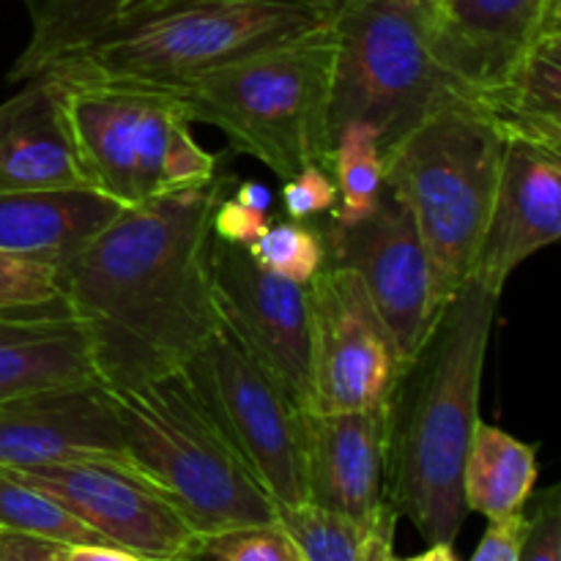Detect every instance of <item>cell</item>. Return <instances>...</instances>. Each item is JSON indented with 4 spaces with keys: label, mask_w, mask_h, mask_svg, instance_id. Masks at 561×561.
I'll use <instances>...</instances> for the list:
<instances>
[{
    "label": "cell",
    "mask_w": 561,
    "mask_h": 561,
    "mask_svg": "<svg viewBox=\"0 0 561 561\" xmlns=\"http://www.w3.org/2000/svg\"><path fill=\"white\" fill-rule=\"evenodd\" d=\"M214 179L124 206L60 263V290L85 329L110 392L181 370L222 327L214 294L211 217L233 190Z\"/></svg>",
    "instance_id": "6da1fadb"
},
{
    "label": "cell",
    "mask_w": 561,
    "mask_h": 561,
    "mask_svg": "<svg viewBox=\"0 0 561 561\" xmlns=\"http://www.w3.org/2000/svg\"><path fill=\"white\" fill-rule=\"evenodd\" d=\"M499 299L477 279L455 290L387 403L383 502L409 518L427 546H453L469 515L463 463L480 425Z\"/></svg>",
    "instance_id": "7a4b0ae2"
},
{
    "label": "cell",
    "mask_w": 561,
    "mask_h": 561,
    "mask_svg": "<svg viewBox=\"0 0 561 561\" xmlns=\"http://www.w3.org/2000/svg\"><path fill=\"white\" fill-rule=\"evenodd\" d=\"M332 20L329 0H137L42 75L179 91L219 66L321 31Z\"/></svg>",
    "instance_id": "3957f363"
},
{
    "label": "cell",
    "mask_w": 561,
    "mask_h": 561,
    "mask_svg": "<svg viewBox=\"0 0 561 561\" xmlns=\"http://www.w3.org/2000/svg\"><path fill=\"white\" fill-rule=\"evenodd\" d=\"M502 153V129L463 91L444 96L409 135L381 153L383 190L414 217L447 301L474 272Z\"/></svg>",
    "instance_id": "277c9868"
},
{
    "label": "cell",
    "mask_w": 561,
    "mask_h": 561,
    "mask_svg": "<svg viewBox=\"0 0 561 561\" xmlns=\"http://www.w3.org/2000/svg\"><path fill=\"white\" fill-rule=\"evenodd\" d=\"M110 394L137 469L168 493L208 542L274 524L277 504L184 370Z\"/></svg>",
    "instance_id": "5b68a950"
},
{
    "label": "cell",
    "mask_w": 561,
    "mask_h": 561,
    "mask_svg": "<svg viewBox=\"0 0 561 561\" xmlns=\"http://www.w3.org/2000/svg\"><path fill=\"white\" fill-rule=\"evenodd\" d=\"M334 33H316L261 49L197 77L173 93L190 124H208L239 153L279 179L329 159Z\"/></svg>",
    "instance_id": "8992f818"
},
{
    "label": "cell",
    "mask_w": 561,
    "mask_h": 561,
    "mask_svg": "<svg viewBox=\"0 0 561 561\" xmlns=\"http://www.w3.org/2000/svg\"><path fill=\"white\" fill-rule=\"evenodd\" d=\"M436 0H343L334 5L329 148L345 126H370L381 153L409 135L455 82L431 49Z\"/></svg>",
    "instance_id": "52a82bcc"
},
{
    "label": "cell",
    "mask_w": 561,
    "mask_h": 561,
    "mask_svg": "<svg viewBox=\"0 0 561 561\" xmlns=\"http://www.w3.org/2000/svg\"><path fill=\"white\" fill-rule=\"evenodd\" d=\"M181 370L277 507L307 502L305 409L219 327Z\"/></svg>",
    "instance_id": "ba28073f"
},
{
    "label": "cell",
    "mask_w": 561,
    "mask_h": 561,
    "mask_svg": "<svg viewBox=\"0 0 561 561\" xmlns=\"http://www.w3.org/2000/svg\"><path fill=\"white\" fill-rule=\"evenodd\" d=\"M310 290V409L370 411L392 398L403 359L351 268L327 261Z\"/></svg>",
    "instance_id": "9c48e42d"
},
{
    "label": "cell",
    "mask_w": 561,
    "mask_h": 561,
    "mask_svg": "<svg viewBox=\"0 0 561 561\" xmlns=\"http://www.w3.org/2000/svg\"><path fill=\"white\" fill-rule=\"evenodd\" d=\"M327 261L351 268L392 332L403 365L414 359L442 316L444 299L427 247L409 208L383 190L378 206L354 225L323 233Z\"/></svg>",
    "instance_id": "30bf717a"
},
{
    "label": "cell",
    "mask_w": 561,
    "mask_h": 561,
    "mask_svg": "<svg viewBox=\"0 0 561 561\" xmlns=\"http://www.w3.org/2000/svg\"><path fill=\"white\" fill-rule=\"evenodd\" d=\"M20 474L110 546L157 561H206V537L142 471L77 460L22 469Z\"/></svg>",
    "instance_id": "8fae6325"
},
{
    "label": "cell",
    "mask_w": 561,
    "mask_h": 561,
    "mask_svg": "<svg viewBox=\"0 0 561 561\" xmlns=\"http://www.w3.org/2000/svg\"><path fill=\"white\" fill-rule=\"evenodd\" d=\"M214 294L222 327L310 409V290L263 268L247 247L214 236Z\"/></svg>",
    "instance_id": "7c38bea8"
},
{
    "label": "cell",
    "mask_w": 561,
    "mask_h": 561,
    "mask_svg": "<svg viewBox=\"0 0 561 561\" xmlns=\"http://www.w3.org/2000/svg\"><path fill=\"white\" fill-rule=\"evenodd\" d=\"M77 460L137 469L121 433L113 394L102 383H75L0 403L3 469L22 471Z\"/></svg>",
    "instance_id": "4fadbf2b"
},
{
    "label": "cell",
    "mask_w": 561,
    "mask_h": 561,
    "mask_svg": "<svg viewBox=\"0 0 561 561\" xmlns=\"http://www.w3.org/2000/svg\"><path fill=\"white\" fill-rule=\"evenodd\" d=\"M551 31H561V0H436L431 49L458 91L482 96Z\"/></svg>",
    "instance_id": "5bb4252c"
},
{
    "label": "cell",
    "mask_w": 561,
    "mask_h": 561,
    "mask_svg": "<svg viewBox=\"0 0 561 561\" xmlns=\"http://www.w3.org/2000/svg\"><path fill=\"white\" fill-rule=\"evenodd\" d=\"M561 236V151L504 137L502 173L471 279L502 296L510 274Z\"/></svg>",
    "instance_id": "9a60e30c"
},
{
    "label": "cell",
    "mask_w": 561,
    "mask_h": 561,
    "mask_svg": "<svg viewBox=\"0 0 561 561\" xmlns=\"http://www.w3.org/2000/svg\"><path fill=\"white\" fill-rule=\"evenodd\" d=\"M307 502L359 524L383 513L387 405L370 411H307Z\"/></svg>",
    "instance_id": "2e32d148"
},
{
    "label": "cell",
    "mask_w": 561,
    "mask_h": 561,
    "mask_svg": "<svg viewBox=\"0 0 561 561\" xmlns=\"http://www.w3.org/2000/svg\"><path fill=\"white\" fill-rule=\"evenodd\" d=\"M55 82L71 142L91 186L121 206H137V142L151 91L107 82Z\"/></svg>",
    "instance_id": "e0dca14e"
},
{
    "label": "cell",
    "mask_w": 561,
    "mask_h": 561,
    "mask_svg": "<svg viewBox=\"0 0 561 561\" xmlns=\"http://www.w3.org/2000/svg\"><path fill=\"white\" fill-rule=\"evenodd\" d=\"M91 186L66 126L58 82H22L0 102V192Z\"/></svg>",
    "instance_id": "ac0fdd59"
},
{
    "label": "cell",
    "mask_w": 561,
    "mask_h": 561,
    "mask_svg": "<svg viewBox=\"0 0 561 561\" xmlns=\"http://www.w3.org/2000/svg\"><path fill=\"white\" fill-rule=\"evenodd\" d=\"M88 381L91 345L69 307L0 316V403Z\"/></svg>",
    "instance_id": "d6986e66"
},
{
    "label": "cell",
    "mask_w": 561,
    "mask_h": 561,
    "mask_svg": "<svg viewBox=\"0 0 561 561\" xmlns=\"http://www.w3.org/2000/svg\"><path fill=\"white\" fill-rule=\"evenodd\" d=\"M121 208L93 186L0 192V252L60 266Z\"/></svg>",
    "instance_id": "ffe728a7"
},
{
    "label": "cell",
    "mask_w": 561,
    "mask_h": 561,
    "mask_svg": "<svg viewBox=\"0 0 561 561\" xmlns=\"http://www.w3.org/2000/svg\"><path fill=\"white\" fill-rule=\"evenodd\" d=\"M474 99L504 137L561 151V31L546 33L502 85Z\"/></svg>",
    "instance_id": "44dd1931"
},
{
    "label": "cell",
    "mask_w": 561,
    "mask_h": 561,
    "mask_svg": "<svg viewBox=\"0 0 561 561\" xmlns=\"http://www.w3.org/2000/svg\"><path fill=\"white\" fill-rule=\"evenodd\" d=\"M537 447L480 420L463 463L469 513L504 520L524 513L537 485Z\"/></svg>",
    "instance_id": "7402d4cb"
},
{
    "label": "cell",
    "mask_w": 561,
    "mask_h": 561,
    "mask_svg": "<svg viewBox=\"0 0 561 561\" xmlns=\"http://www.w3.org/2000/svg\"><path fill=\"white\" fill-rule=\"evenodd\" d=\"M137 0H38L31 36L9 71L11 82H27L47 66L91 42L104 25Z\"/></svg>",
    "instance_id": "603a6c76"
},
{
    "label": "cell",
    "mask_w": 561,
    "mask_h": 561,
    "mask_svg": "<svg viewBox=\"0 0 561 561\" xmlns=\"http://www.w3.org/2000/svg\"><path fill=\"white\" fill-rule=\"evenodd\" d=\"M327 170H332L337 186L334 225L359 222L378 206L383 195V159L370 126H345L329 148Z\"/></svg>",
    "instance_id": "cb8c5ba5"
},
{
    "label": "cell",
    "mask_w": 561,
    "mask_h": 561,
    "mask_svg": "<svg viewBox=\"0 0 561 561\" xmlns=\"http://www.w3.org/2000/svg\"><path fill=\"white\" fill-rule=\"evenodd\" d=\"M0 529L44 537L64 546H110L99 531L82 524L49 493L27 482L20 471L3 466H0Z\"/></svg>",
    "instance_id": "d4e9b609"
},
{
    "label": "cell",
    "mask_w": 561,
    "mask_h": 561,
    "mask_svg": "<svg viewBox=\"0 0 561 561\" xmlns=\"http://www.w3.org/2000/svg\"><path fill=\"white\" fill-rule=\"evenodd\" d=\"M274 520L294 542L301 561H356L373 526L329 513L310 502L296 504V507H277Z\"/></svg>",
    "instance_id": "484cf974"
},
{
    "label": "cell",
    "mask_w": 561,
    "mask_h": 561,
    "mask_svg": "<svg viewBox=\"0 0 561 561\" xmlns=\"http://www.w3.org/2000/svg\"><path fill=\"white\" fill-rule=\"evenodd\" d=\"M247 250L263 268L301 285L310 283L327 266L329 257L321 230L296 219L268 225Z\"/></svg>",
    "instance_id": "4316f807"
},
{
    "label": "cell",
    "mask_w": 561,
    "mask_h": 561,
    "mask_svg": "<svg viewBox=\"0 0 561 561\" xmlns=\"http://www.w3.org/2000/svg\"><path fill=\"white\" fill-rule=\"evenodd\" d=\"M66 307L60 266L0 252V316Z\"/></svg>",
    "instance_id": "83f0119b"
},
{
    "label": "cell",
    "mask_w": 561,
    "mask_h": 561,
    "mask_svg": "<svg viewBox=\"0 0 561 561\" xmlns=\"http://www.w3.org/2000/svg\"><path fill=\"white\" fill-rule=\"evenodd\" d=\"M206 561H301L277 520L255 529L230 531L208 542Z\"/></svg>",
    "instance_id": "f1b7e54d"
},
{
    "label": "cell",
    "mask_w": 561,
    "mask_h": 561,
    "mask_svg": "<svg viewBox=\"0 0 561 561\" xmlns=\"http://www.w3.org/2000/svg\"><path fill=\"white\" fill-rule=\"evenodd\" d=\"M518 561H561V491L551 485L526 515Z\"/></svg>",
    "instance_id": "f546056e"
},
{
    "label": "cell",
    "mask_w": 561,
    "mask_h": 561,
    "mask_svg": "<svg viewBox=\"0 0 561 561\" xmlns=\"http://www.w3.org/2000/svg\"><path fill=\"white\" fill-rule=\"evenodd\" d=\"M283 206L290 219L307 222L323 211H332L337 206V186L323 164H307L305 170L285 179Z\"/></svg>",
    "instance_id": "4dcf8cb0"
},
{
    "label": "cell",
    "mask_w": 561,
    "mask_h": 561,
    "mask_svg": "<svg viewBox=\"0 0 561 561\" xmlns=\"http://www.w3.org/2000/svg\"><path fill=\"white\" fill-rule=\"evenodd\" d=\"M268 225H272L268 222V214H261L255 211V208L241 206L230 192L217 203L211 217L214 236L239 247H250L252 241L268 228Z\"/></svg>",
    "instance_id": "1f68e13d"
},
{
    "label": "cell",
    "mask_w": 561,
    "mask_h": 561,
    "mask_svg": "<svg viewBox=\"0 0 561 561\" xmlns=\"http://www.w3.org/2000/svg\"><path fill=\"white\" fill-rule=\"evenodd\" d=\"M524 526L526 513H518L504 520H488L485 535H482L471 561H518Z\"/></svg>",
    "instance_id": "d6a6232c"
},
{
    "label": "cell",
    "mask_w": 561,
    "mask_h": 561,
    "mask_svg": "<svg viewBox=\"0 0 561 561\" xmlns=\"http://www.w3.org/2000/svg\"><path fill=\"white\" fill-rule=\"evenodd\" d=\"M64 542L0 529V561H64Z\"/></svg>",
    "instance_id": "836d02e7"
},
{
    "label": "cell",
    "mask_w": 561,
    "mask_h": 561,
    "mask_svg": "<svg viewBox=\"0 0 561 561\" xmlns=\"http://www.w3.org/2000/svg\"><path fill=\"white\" fill-rule=\"evenodd\" d=\"M394 526H398V515L387 504L376 524L370 526V531H367L356 561H394Z\"/></svg>",
    "instance_id": "e575fe53"
},
{
    "label": "cell",
    "mask_w": 561,
    "mask_h": 561,
    "mask_svg": "<svg viewBox=\"0 0 561 561\" xmlns=\"http://www.w3.org/2000/svg\"><path fill=\"white\" fill-rule=\"evenodd\" d=\"M64 561H157L115 546H66Z\"/></svg>",
    "instance_id": "d590c367"
},
{
    "label": "cell",
    "mask_w": 561,
    "mask_h": 561,
    "mask_svg": "<svg viewBox=\"0 0 561 561\" xmlns=\"http://www.w3.org/2000/svg\"><path fill=\"white\" fill-rule=\"evenodd\" d=\"M230 195L247 208H255V211L268 214L272 211V192L268 186H263L261 181H241V184H233V192Z\"/></svg>",
    "instance_id": "8d00e7d4"
},
{
    "label": "cell",
    "mask_w": 561,
    "mask_h": 561,
    "mask_svg": "<svg viewBox=\"0 0 561 561\" xmlns=\"http://www.w3.org/2000/svg\"><path fill=\"white\" fill-rule=\"evenodd\" d=\"M422 561H458L453 546L447 542H438V546H427V551L422 553Z\"/></svg>",
    "instance_id": "74e56055"
},
{
    "label": "cell",
    "mask_w": 561,
    "mask_h": 561,
    "mask_svg": "<svg viewBox=\"0 0 561 561\" xmlns=\"http://www.w3.org/2000/svg\"><path fill=\"white\" fill-rule=\"evenodd\" d=\"M394 561H422V553H420V557H411V559H394Z\"/></svg>",
    "instance_id": "f35d334b"
},
{
    "label": "cell",
    "mask_w": 561,
    "mask_h": 561,
    "mask_svg": "<svg viewBox=\"0 0 561 561\" xmlns=\"http://www.w3.org/2000/svg\"><path fill=\"white\" fill-rule=\"evenodd\" d=\"M329 3H334V5H337V3H343V0H329Z\"/></svg>",
    "instance_id": "ab89813d"
}]
</instances>
